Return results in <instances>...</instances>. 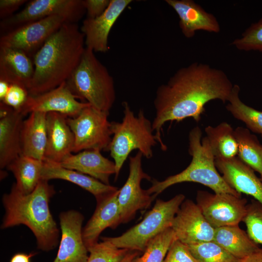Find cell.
Segmentation results:
<instances>
[{"instance_id":"836d02e7","label":"cell","mask_w":262,"mask_h":262,"mask_svg":"<svg viewBox=\"0 0 262 262\" xmlns=\"http://www.w3.org/2000/svg\"><path fill=\"white\" fill-rule=\"evenodd\" d=\"M242 221L246 224L250 238L257 245H262V205L252 199L246 205Z\"/></svg>"},{"instance_id":"7bdbcfd3","label":"cell","mask_w":262,"mask_h":262,"mask_svg":"<svg viewBox=\"0 0 262 262\" xmlns=\"http://www.w3.org/2000/svg\"><path fill=\"white\" fill-rule=\"evenodd\" d=\"M140 252L134 250H130L125 257L120 262H131L136 257L139 255Z\"/></svg>"},{"instance_id":"ab89813d","label":"cell","mask_w":262,"mask_h":262,"mask_svg":"<svg viewBox=\"0 0 262 262\" xmlns=\"http://www.w3.org/2000/svg\"><path fill=\"white\" fill-rule=\"evenodd\" d=\"M240 262H262V248L259 247L253 253L241 260Z\"/></svg>"},{"instance_id":"2e32d148","label":"cell","mask_w":262,"mask_h":262,"mask_svg":"<svg viewBox=\"0 0 262 262\" xmlns=\"http://www.w3.org/2000/svg\"><path fill=\"white\" fill-rule=\"evenodd\" d=\"M131 0H111L105 11L94 18H85L81 31L84 34L86 48L95 52L105 53L109 49L110 32L122 12L131 3Z\"/></svg>"},{"instance_id":"d4e9b609","label":"cell","mask_w":262,"mask_h":262,"mask_svg":"<svg viewBox=\"0 0 262 262\" xmlns=\"http://www.w3.org/2000/svg\"><path fill=\"white\" fill-rule=\"evenodd\" d=\"M47 114L32 112L24 119L21 131V155L44 161L47 144Z\"/></svg>"},{"instance_id":"60d3db41","label":"cell","mask_w":262,"mask_h":262,"mask_svg":"<svg viewBox=\"0 0 262 262\" xmlns=\"http://www.w3.org/2000/svg\"><path fill=\"white\" fill-rule=\"evenodd\" d=\"M33 254L17 253L11 258L10 262H30V258Z\"/></svg>"},{"instance_id":"7c38bea8","label":"cell","mask_w":262,"mask_h":262,"mask_svg":"<svg viewBox=\"0 0 262 262\" xmlns=\"http://www.w3.org/2000/svg\"><path fill=\"white\" fill-rule=\"evenodd\" d=\"M143 155L138 151L129 156V174L123 186L119 189L118 202L121 223H126L135 217L137 211L148 208L156 197L150 195L141 187L143 179L151 180L150 177L143 169Z\"/></svg>"},{"instance_id":"52a82bcc","label":"cell","mask_w":262,"mask_h":262,"mask_svg":"<svg viewBox=\"0 0 262 262\" xmlns=\"http://www.w3.org/2000/svg\"><path fill=\"white\" fill-rule=\"evenodd\" d=\"M184 200L185 196L182 194L167 201L158 199L140 223L119 236L102 238L117 248L143 252L152 239L171 228L174 217Z\"/></svg>"},{"instance_id":"5b68a950","label":"cell","mask_w":262,"mask_h":262,"mask_svg":"<svg viewBox=\"0 0 262 262\" xmlns=\"http://www.w3.org/2000/svg\"><path fill=\"white\" fill-rule=\"evenodd\" d=\"M123 117L121 122H111L112 137L107 151L115 166V178L130 154L138 150L147 159L153 156L152 148L159 143L153 133L152 122L146 117L143 109L135 115L127 101L122 102Z\"/></svg>"},{"instance_id":"cb8c5ba5","label":"cell","mask_w":262,"mask_h":262,"mask_svg":"<svg viewBox=\"0 0 262 262\" xmlns=\"http://www.w3.org/2000/svg\"><path fill=\"white\" fill-rule=\"evenodd\" d=\"M60 179L71 182L94 196L96 200L119 189L76 170L67 169L58 163L44 161L41 180Z\"/></svg>"},{"instance_id":"30bf717a","label":"cell","mask_w":262,"mask_h":262,"mask_svg":"<svg viewBox=\"0 0 262 262\" xmlns=\"http://www.w3.org/2000/svg\"><path fill=\"white\" fill-rule=\"evenodd\" d=\"M66 22H68L65 17L53 16L22 25L4 33L0 38V47L19 49L33 59Z\"/></svg>"},{"instance_id":"7402d4cb","label":"cell","mask_w":262,"mask_h":262,"mask_svg":"<svg viewBox=\"0 0 262 262\" xmlns=\"http://www.w3.org/2000/svg\"><path fill=\"white\" fill-rule=\"evenodd\" d=\"M62 166L90 176L109 185L110 177L115 174V166L99 149L85 150L70 154L60 163Z\"/></svg>"},{"instance_id":"8992f818","label":"cell","mask_w":262,"mask_h":262,"mask_svg":"<svg viewBox=\"0 0 262 262\" xmlns=\"http://www.w3.org/2000/svg\"><path fill=\"white\" fill-rule=\"evenodd\" d=\"M66 82L77 98L109 113L116 99L114 79L92 50L85 47L78 65Z\"/></svg>"},{"instance_id":"603a6c76","label":"cell","mask_w":262,"mask_h":262,"mask_svg":"<svg viewBox=\"0 0 262 262\" xmlns=\"http://www.w3.org/2000/svg\"><path fill=\"white\" fill-rule=\"evenodd\" d=\"M34 73L33 59L19 49L0 47V80L27 90Z\"/></svg>"},{"instance_id":"b9f144b4","label":"cell","mask_w":262,"mask_h":262,"mask_svg":"<svg viewBox=\"0 0 262 262\" xmlns=\"http://www.w3.org/2000/svg\"><path fill=\"white\" fill-rule=\"evenodd\" d=\"M10 84L6 81L0 80V101H2L6 95Z\"/></svg>"},{"instance_id":"d590c367","label":"cell","mask_w":262,"mask_h":262,"mask_svg":"<svg viewBox=\"0 0 262 262\" xmlns=\"http://www.w3.org/2000/svg\"><path fill=\"white\" fill-rule=\"evenodd\" d=\"M163 262H197L187 246L178 240L171 244Z\"/></svg>"},{"instance_id":"4dcf8cb0","label":"cell","mask_w":262,"mask_h":262,"mask_svg":"<svg viewBox=\"0 0 262 262\" xmlns=\"http://www.w3.org/2000/svg\"><path fill=\"white\" fill-rule=\"evenodd\" d=\"M176 239L171 228L166 229L149 242L141 256H137L131 262H163Z\"/></svg>"},{"instance_id":"74e56055","label":"cell","mask_w":262,"mask_h":262,"mask_svg":"<svg viewBox=\"0 0 262 262\" xmlns=\"http://www.w3.org/2000/svg\"><path fill=\"white\" fill-rule=\"evenodd\" d=\"M111 0H83L87 12V18H94L99 16L107 9Z\"/></svg>"},{"instance_id":"ee69618b","label":"cell","mask_w":262,"mask_h":262,"mask_svg":"<svg viewBox=\"0 0 262 262\" xmlns=\"http://www.w3.org/2000/svg\"><path fill=\"white\" fill-rule=\"evenodd\" d=\"M261 176H260V180L262 182V172L261 173V174H260Z\"/></svg>"},{"instance_id":"7a4b0ae2","label":"cell","mask_w":262,"mask_h":262,"mask_svg":"<svg viewBox=\"0 0 262 262\" xmlns=\"http://www.w3.org/2000/svg\"><path fill=\"white\" fill-rule=\"evenodd\" d=\"M84 44L78 24L64 23L33 58L34 73L28 88L29 95L46 92L66 82L78 65Z\"/></svg>"},{"instance_id":"9c48e42d","label":"cell","mask_w":262,"mask_h":262,"mask_svg":"<svg viewBox=\"0 0 262 262\" xmlns=\"http://www.w3.org/2000/svg\"><path fill=\"white\" fill-rule=\"evenodd\" d=\"M86 10L83 0H33L21 11L2 20L0 29L7 32L22 25L53 16H61L77 23Z\"/></svg>"},{"instance_id":"f35d334b","label":"cell","mask_w":262,"mask_h":262,"mask_svg":"<svg viewBox=\"0 0 262 262\" xmlns=\"http://www.w3.org/2000/svg\"><path fill=\"white\" fill-rule=\"evenodd\" d=\"M26 0H0V18L3 20L14 15Z\"/></svg>"},{"instance_id":"f546056e","label":"cell","mask_w":262,"mask_h":262,"mask_svg":"<svg viewBox=\"0 0 262 262\" xmlns=\"http://www.w3.org/2000/svg\"><path fill=\"white\" fill-rule=\"evenodd\" d=\"M240 87L234 84L226 108L236 119L244 122L249 131L262 137V111L244 103L240 98Z\"/></svg>"},{"instance_id":"1f68e13d","label":"cell","mask_w":262,"mask_h":262,"mask_svg":"<svg viewBox=\"0 0 262 262\" xmlns=\"http://www.w3.org/2000/svg\"><path fill=\"white\" fill-rule=\"evenodd\" d=\"M187 246L197 262H240L241 261L213 241Z\"/></svg>"},{"instance_id":"8d00e7d4","label":"cell","mask_w":262,"mask_h":262,"mask_svg":"<svg viewBox=\"0 0 262 262\" xmlns=\"http://www.w3.org/2000/svg\"><path fill=\"white\" fill-rule=\"evenodd\" d=\"M29 95L28 90L21 86L12 84L1 101L15 110H19L25 103Z\"/></svg>"},{"instance_id":"f1b7e54d","label":"cell","mask_w":262,"mask_h":262,"mask_svg":"<svg viewBox=\"0 0 262 262\" xmlns=\"http://www.w3.org/2000/svg\"><path fill=\"white\" fill-rule=\"evenodd\" d=\"M234 131L238 144V157L261 174L262 172V144L257 137L246 128L238 127Z\"/></svg>"},{"instance_id":"4fadbf2b","label":"cell","mask_w":262,"mask_h":262,"mask_svg":"<svg viewBox=\"0 0 262 262\" xmlns=\"http://www.w3.org/2000/svg\"><path fill=\"white\" fill-rule=\"evenodd\" d=\"M177 240L188 246L213 241L215 229L207 221L196 203L184 200L171 227Z\"/></svg>"},{"instance_id":"ac0fdd59","label":"cell","mask_w":262,"mask_h":262,"mask_svg":"<svg viewBox=\"0 0 262 262\" xmlns=\"http://www.w3.org/2000/svg\"><path fill=\"white\" fill-rule=\"evenodd\" d=\"M25 116L0 103V167L3 169L21 155V131Z\"/></svg>"},{"instance_id":"e0dca14e","label":"cell","mask_w":262,"mask_h":262,"mask_svg":"<svg viewBox=\"0 0 262 262\" xmlns=\"http://www.w3.org/2000/svg\"><path fill=\"white\" fill-rule=\"evenodd\" d=\"M217 169L225 182L240 194L252 196L262 205V182L254 170L238 157L215 159Z\"/></svg>"},{"instance_id":"44dd1931","label":"cell","mask_w":262,"mask_h":262,"mask_svg":"<svg viewBox=\"0 0 262 262\" xmlns=\"http://www.w3.org/2000/svg\"><path fill=\"white\" fill-rule=\"evenodd\" d=\"M165 2L178 15L180 28L185 37H194L199 30L214 33L220 32V26L216 17L194 0H166Z\"/></svg>"},{"instance_id":"d6986e66","label":"cell","mask_w":262,"mask_h":262,"mask_svg":"<svg viewBox=\"0 0 262 262\" xmlns=\"http://www.w3.org/2000/svg\"><path fill=\"white\" fill-rule=\"evenodd\" d=\"M119 190L97 200L95 212L82 229L83 240L87 249L98 243L105 229H115L122 223L118 202Z\"/></svg>"},{"instance_id":"4316f807","label":"cell","mask_w":262,"mask_h":262,"mask_svg":"<svg viewBox=\"0 0 262 262\" xmlns=\"http://www.w3.org/2000/svg\"><path fill=\"white\" fill-rule=\"evenodd\" d=\"M44 161L21 155L7 167L13 174L16 188L24 194H29L41 180Z\"/></svg>"},{"instance_id":"ffe728a7","label":"cell","mask_w":262,"mask_h":262,"mask_svg":"<svg viewBox=\"0 0 262 262\" xmlns=\"http://www.w3.org/2000/svg\"><path fill=\"white\" fill-rule=\"evenodd\" d=\"M68 117L56 112L47 114V144L44 161L59 164L72 153L75 137L67 123Z\"/></svg>"},{"instance_id":"83f0119b","label":"cell","mask_w":262,"mask_h":262,"mask_svg":"<svg viewBox=\"0 0 262 262\" xmlns=\"http://www.w3.org/2000/svg\"><path fill=\"white\" fill-rule=\"evenodd\" d=\"M234 131L226 122L205 128L206 137L215 159H230L237 155L238 147Z\"/></svg>"},{"instance_id":"277c9868","label":"cell","mask_w":262,"mask_h":262,"mask_svg":"<svg viewBox=\"0 0 262 262\" xmlns=\"http://www.w3.org/2000/svg\"><path fill=\"white\" fill-rule=\"evenodd\" d=\"M188 141V152L192 156L189 165L180 173L162 181L153 180L151 186L147 190L148 193L157 196L172 185L193 182L209 187L214 193H229L241 197V194L231 188L217 171L209 141L206 136L202 138V131L198 126L190 131Z\"/></svg>"},{"instance_id":"3957f363","label":"cell","mask_w":262,"mask_h":262,"mask_svg":"<svg viewBox=\"0 0 262 262\" xmlns=\"http://www.w3.org/2000/svg\"><path fill=\"white\" fill-rule=\"evenodd\" d=\"M49 181L41 180L29 194L21 193L14 183L2 202L5 209L1 229L19 225L27 226L35 237L38 249L49 251L58 244L59 230L49 208L55 192Z\"/></svg>"},{"instance_id":"8fae6325","label":"cell","mask_w":262,"mask_h":262,"mask_svg":"<svg viewBox=\"0 0 262 262\" xmlns=\"http://www.w3.org/2000/svg\"><path fill=\"white\" fill-rule=\"evenodd\" d=\"M196 204L214 229L239 225L246 214L247 200L229 193L212 194L199 190Z\"/></svg>"},{"instance_id":"9a60e30c","label":"cell","mask_w":262,"mask_h":262,"mask_svg":"<svg viewBox=\"0 0 262 262\" xmlns=\"http://www.w3.org/2000/svg\"><path fill=\"white\" fill-rule=\"evenodd\" d=\"M83 215L75 210L60 213L61 239L53 262H87L89 255L82 237Z\"/></svg>"},{"instance_id":"5bb4252c","label":"cell","mask_w":262,"mask_h":262,"mask_svg":"<svg viewBox=\"0 0 262 262\" xmlns=\"http://www.w3.org/2000/svg\"><path fill=\"white\" fill-rule=\"evenodd\" d=\"M77 99L65 82L46 92L36 95H29L25 103L18 111L24 116L32 112H56L68 117H74L84 108L90 105Z\"/></svg>"},{"instance_id":"484cf974","label":"cell","mask_w":262,"mask_h":262,"mask_svg":"<svg viewBox=\"0 0 262 262\" xmlns=\"http://www.w3.org/2000/svg\"><path fill=\"white\" fill-rule=\"evenodd\" d=\"M213 241L240 260L259 248L239 225L215 228Z\"/></svg>"},{"instance_id":"6da1fadb","label":"cell","mask_w":262,"mask_h":262,"mask_svg":"<svg viewBox=\"0 0 262 262\" xmlns=\"http://www.w3.org/2000/svg\"><path fill=\"white\" fill-rule=\"evenodd\" d=\"M233 85L223 70L196 62L180 68L166 83L159 86L154 100L155 116L152 124L162 150L167 149L161 136L166 122L188 117L198 122L208 102L228 101Z\"/></svg>"},{"instance_id":"e575fe53","label":"cell","mask_w":262,"mask_h":262,"mask_svg":"<svg viewBox=\"0 0 262 262\" xmlns=\"http://www.w3.org/2000/svg\"><path fill=\"white\" fill-rule=\"evenodd\" d=\"M231 45L240 50L262 53V17L251 24Z\"/></svg>"},{"instance_id":"d6a6232c","label":"cell","mask_w":262,"mask_h":262,"mask_svg":"<svg viewBox=\"0 0 262 262\" xmlns=\"http://www.w3.org/2000/svg\"><path fill=\"white\" fill-rule=\"evenodd\" d=\"M101 239L102 242L88 249L89 255L87 262H120L130 251L117 248L109 241Z\"/></svg>"},{"instance_id":"ba28073f","label":"cell","mask_w":262,"mask_h":262,"mask_svg":"<svg viewBox=\"0 0 262 262\" xmlns=\"http://www.w3.org/2000/svg\"><path fill=\"white\" fill-rule=\"evenodd\" d=\"M109 115L89 105L77 116L67 118L75 137L73 152L90 149L107 151L113 135Z\"/></svg>"}]
</instances>
